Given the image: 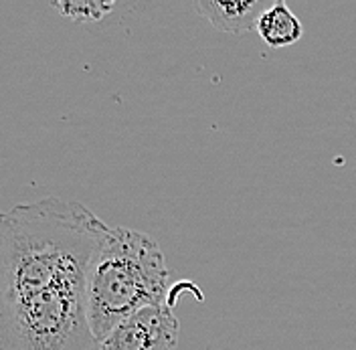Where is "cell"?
Here are the masks:
<instances>
[{
  "label": "cell",
  "instance_id": "cell-1",
  "mask_svg": "<svg viewBox=\"0 0 356 350\" xmlns=\"http://www.w3.org/2000/svg\"><path fill=\"white\" fill-rule=\"evenodd\" d=\"M110 225L77 200L43 197L0 213V306L88 276Z\"/></svg>",
  "mask_w": 356,
  "mask_h": 350
},
{
  "label": "cell",
  "instance_id": "cell-2",
  "mask_svg": "<svg viewBox=\"0 0 356 350\" xmlns=\"http://www.w3.org/2000/svg\"><path fill=\"white\" fill-rule=\"evenodd\" d=\"M170 271L158 241L128 227H110L89 263V326L104 342L124 318L170 296Z\"/></svg>",
  "mask_w": 356,
  "mask_h": 350
},
{
  "label": "cell",
  "instance_id": "cell-3",
  "mask_svg": "<svg viewBox=\"0 0 356 350\" xmlns=\"http://www.w3.org/2000/svg\"><path fill=\"white\" fill-rule=\"evenodd\" d=\"M86 280L71 278L0 306V350H104L89 326Z\"/></svg>",
  "mask_w": 356,
  "mask_h": 350
},
{
  "label": "cell",
  "instance_id": "cell-4",
  "mask_svg": "<svg viewBox=\"0 0 356 350\" xmlns=\"http://www.w3.org/2000/svg\"><path fill=\"white\" fill-rule=\"evenodd\" d=\"M175 292L166 302L146 306L124 318L102 342L104 350H175L180 322L175 316Z\"/></svg>",
  "mask_w": 356,
  "mask_h": 350
},
{
  "label": "cell",
  "instance_id": "cell-5",
  "mask_svg": "<svg viewBox=\"0 0 356 350\" xmlns=\"http://www.w3.org/2000/svg\"><path fill=\"white\" fill-rule=\"evenodd\" d=\"M271 4L266 0H243V2H221V0H199V13L215 29L231 35H245L253 29Z\"/></svg>",
  "mask_w": 356,
  "mask_h": 350
},
{
  "label": "cell",
  "instance_id": "cell-6",
  "mask_svg": "<svg viewBox=\"0 0 356 350\" xmlns=\"http://www.w3.org/2000/svg\"><path fill=\"white\" fill-rule=\"evenodd\" d=\"M257 33L267 47L284 49L298 43L304 35V29L286 2H273L257 22Z\"/></svg>",
  "mask_w": 356,
  "mask_h": 350
},
{
  "label": "cell",
  "instance_id": "cell-7",
  "mask_svg": "<svg viewBox=\"0 0 356 350\" xmlns=\"http://www.w3.org/2000/svg\"><path fill=\"white\" fill-rule=\"evenodd\" d=\"M51 6L69 21L86 22V24L104 21L115 10V2H106V0H65V2H51Z\"/></svg>",
  "mask_w": 356,
  "mask_h": 350
}]
</instances>
